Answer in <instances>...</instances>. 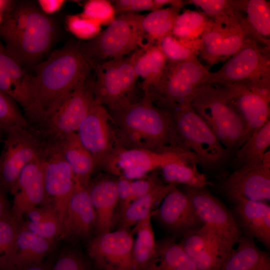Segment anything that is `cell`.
I'll return each instance as SVG.
<instances>
[{
  "instance_id": "9c48e42d",
  "label": "cell",
  "mask_w": 270,
  "mask_h": 270,
  "mask_svg": "<svg viewBox=\"0 0 270 270\" xmlns=\"http://www.w3.org/2000/svg\"><path fill=\"white\" fill-rule=\"evenodd\" d=\"M92 69L96 104L111 111L131 102L130 96L138 80L132 53L99 64Z\"/></svg>"
},
{
  "instance_id": "db71d44e",
  "label": "cell",
  "mask_w": 270,
  "mask_h": 270,
  "mask_svg": "<svg viewBox=\"0 0 270 270\" xmlns=\"http://www.w3.org/2000/svg\"><path fill=\"white\" fill-rule=\"evenodd\" d=\"M20 270H50L46 266L42 263L32 265Z\"/></svg>"
},
{
  "instance_id": "11a10c76",
  "label": "cell",
  "mask_w": 270,
  "mask_h": 270,
  "mask_svg": "<svg viewBox=\"0 0 270 270\" xmlns=\"http://www.w3.org/2000/svg\"><path fill=\"white\" fill-rule=\"evenodd\" d=\"M1 135H2V134H0V141Z\"/></svg>"
},
{
  "instance_id": "9a60e30c",
  "label": "cell",
  "mask_w": 270,
  "mask_h": 270,
  "mask_svg": "<svg viewBox=\"0 0 270 270\" xmlns=\"http://www.w3.org/2000/svg\"><path fill=\"white\" fill-rule=\"evenodd\" d=\"M223 86L228 90L232 103L246 124L242 146L270 120V82Z\"/></svg>"
},
{
  "instance_id": "f907efd6",
  "label": "cell",
  "mask_w": 270,
  "mask_h": 270,
  "mask_svg": "<svg viewBox=\"0 0 270 270\" xmlns=\"http://www.w3.org/2000/svg\"><path fill=\"white\" fill-rule=\"evenodd\" d=\"M6 192L0 188V220L10 217L11 206L7 198Z\"/></svg>"
},
{
  "instance_id": "7402d4cb",
  "label": "cell",
  "mask_w": 270,
  "mask_h": 270,
  "mask_svg": "<svg viewBox=\"0 0 270 270\" xmlns=\"http://www.w3.org/2000/svg\"><path fill=\"white\" fill-rule=\"evenodd\" d=\"M156 216L166 228L182 234L204 224L190 198L176 186L164 196Z\"/></svg>"
},
{
  "instance_id": "ba28073f",
  "label": "cell",
  "mask_w": 270,
  "mask_h": 270,
  "mask_svg": "<svg viewBox=\"0 0 270 270\" xmlns=\"http://www.w3.org/2000/svg\"><path fill=\"white\" fill-rule=\"evenodd\" d=\"M210 74L198 58L167 62L157 85L146 94L159 106L191 104L198 91L210 83Z\"/></svg>"
},
{
  "instance_id": "f5cc1de1",
  "label": "cell",
  "mask_w": 270,
  "mask_h": 270,
  "mask_svg": "<svg viewBox=\"0 0 270 270\" xmlns=\"http://www.w3.org/2000/svg\"><path fill=\"white\" fill-rule=\"evenodd\" d=\"M14 3V2L10 0H0V25L4 16L12 8Z\"/></svg>"
},
{
  "instance_id": "7dc6e473",
  "label": "cell",
  "mask_w": 270,
  "mask_h": 270,
  "mask_svg": "<svg viewBox=\"0 0 270 270\" xmlns=\"http://www.w3.org/2000/svg\"><path fill=\"white\" fill-rule=\"evenodd\" d=\"M160 181L156 176L136 179L131 182V202L148 192Z\"/></svg>"
},
{
  "instance_id": "7a4b0ae2",
  "label": "cell",
  "mask_w": 270,
  "mask_h": 270,
  "mask_svg": "<svg viewBox=\"0 0 270 270\" xmlns=\"http://www.w3.org/2000/svg\"><path fill=\"white\" fill-rule=\"evenodd\" d=\"M58 34L54 19L31 1L14 2L0 25V38L7 51L25 68L40 63Z\"/></svg>"
},
{
  "instance_id": "bcb514c9",
  "label": "cell",
  "mask_w": 270,
  "mask_h": 270,
  "mask_svg": "<svg viewBox=\"0 0 270 270\" xmlns=\"http://www.w3.org/2000/svg\"><path fill=\"white\" fill-rule=\"evenodd\" d=\"M52 270H90L83 258L77 252L68 250L58 258Z\"/></svg>"
},
{
  "instance_id": "e575fe53",
  "label": "cell",
  "mask_w": 270,
  "mask_h": 270,
  "mask_svg": "<svg viewBox=\"0 0 270 270\" xmlns=\"http://www.w3.org/2000/svg\"><path fill=\"white\" fill-rule=\"evenodd\" d=\"M181 9L169 6L151 11L147 15H144L142 29L146 44H156L162 38L171 34Z\"/></svg>"
},
{
  "instance_id": "8d00e7d4",
  "label": "cell",
  "mask_w": 270,
  "mask_h": 270,
  "mask_svg": "<svg viewBox=\"0 0 270 270\" xmlns=\"http://www.w3.org/2000/svg\"><path fill=\"white\" fill-rule=\"evenodd\" d=\"M193 162H173L160 168L162 174L167 184H178L193 188H204L210 186L204 174L201 173Z\"/></svg>"
},
{
  "instance_id": "7bdbcfd3",
  "label": "cell",
  "mask_w": 270,
  "mask_h": 270,
  "mask_svg": "<svg viewBox=\"0 0 270 270\" xmlns=\"http://www.w3.org/2000/svg\"><path fill=\"white\" fill-rule=\"evenodd\" d=\"M82 14L101 26L110 24L116 16L110 1L90 0L85 2Z\"/></svg>"
},
{
  "instance_id": "d590c367",
  "label": "cell",
  "mask_w": 270,
  "mask_h": 270,
  "mask_svg": "<svg viewBox=\"0 0 270 270\" xmlns=\"http://www.w3.org/2000/svg\"><path fill=\"white\" fill-rule=\"evenodd\" d=\"M270 145L269 120L256 130L236 152L234 160L238 168L261 162Z\"/></svg>"
},
{
  "instance_id": "8992f818",
  "label": "cell",
  "mask_w": 270,
  "mask_h": 270,
  "mask_svg": "<svg viewBox=\"0 0 270 270\" xmlns=\"http://www.w3.org/2000/svg\"><path fill=\"white\" fill-rule=\"evenodd\" d=\"M144 16L136 13L118 15L96 37L78 42L80 52L90 68L129 55L146 46L142 29Z\"/></svg>"
},
{
  "instance_id": "4316f807",
  "label": "cell",
  "mask_w": 270,
  "mask_h": 270,
  "mask_svg": "<svg viewBox=\"0 0 270 270\" xmlns=\"http://www.w3.org/2000/svg\"><path fill=\"white\" fill-rule=\"evenodd\" d=\"M134 70L142 80L144 94L154 88L166 68L167 60L156 44H146L132 53Z\"/></svg>"
},
{
  "instance_id": "2e32d148",
  "label": "cell",
  "mask_w": 270,
  "mask_h": 270,
  "mask_svg": "<svg viewBox=\"0 0 270 270\" xmlns=\"http://www.w3.org/2000/svg\"><path fill=\"white\" fill-rule=\"evenodd\" d=\"M134 241L129 229L98 234L90 242L88 254L100 270H132Z\"/></svg>"
},
{
  "instance_id": "836d02e7",
  "label": "cell",
  "mask_w": 270,
  "mask_h": 270,
  "mask_svg": "<svg viewBox=\"0 0 270 270\" xmlns=\"http://www.w3.org/2000/svg\"><path fill=\"white\" fill-rule=\"evenodd\" d=\"M150 270H198L179 243L172 238L156 242V255Z\"/></svg>"
},
{
  "instance_id": "d6a6232c",
  "label": "cell",
  "mask_w": 270,
  "mask_h": 270,
  "mask_svg": "<svg viewBox=\"0 0 270 270\" xmlns=\"http://www.w3.org/2000/svg\"><path fill=\"white\" fill-rule=\"evenodd\" d=\"M134 226L132 232L136 234V237L132 250V270H150L156 252L151 216Z\"/></svg>"
},
{
  "instance_id": "d6986e66",
  "label": "cell",
  "mask_w": 270,
  "mask_h": 270,
  "mask_svg": "<svg viewBox=\"0 0 270 270\" xmlns=\"http://www.w3.org/2000/svg\"><path fill=\"white\" fill-rule=\"evenodd\" d=\"M34 76L6 50L0 38V90L13 98L30 122L34 118Z\"/></svg>"
},
{
  "instance_id": "f6af8a7d",
  "label": "cell",
  "mask_w": 270,
  "mask_h": 270,
  "mask_svg": "<svg viewBox=\"0 0 270 270\" xmlns=\"http://www.w3.org/2000/svg\"><path fill=\"white\" fill-rule=\"evenodd\" d=\"M110 2L118 15L157 10L154 0H115Z\"/></svg>"
},
{
  "instance_id": "cb8c5ba5",
  "label": "cell",
  "mask_w": 270,
  "mask_h": 270,
  "mask_svg": "<svg viewBox=\"0 0 270 270\" xmlns=\"http://www.w3.org/2000/svg\"><path fill=\"white\" fill-rule=\"evenodd\" d=\"M96 224V214L87 187L76 182L67 206L66 237L70 235L86 237Z\"/></svg>"
},
{
  "instance_id": "277c9868",
  "label": "cell",
  "mask_w": 270,
  "mask_h": 270,
  "mask_svg": "<svg viewBox=\"0 0 270 270\" xmlns=\"http://www.w3.org/2000/svg\"><path fill=\"white\" fill-rule=\"evenodd\" d=\"M94 72H90L72 90L56 102L40 120L30 126L46 144H55L76 132L96 104Z\"/></svg>"
},
{
  "instance_id": "ffe728a7",
  "label": "cell",
  "mask_w": 270,
  "mask_h": 270,
  "mask_svg": "<svg viewBox=\"0 0 270 270\" xmlns=\"http://www.w3.org/2000/svg\"><path fill=\"white\" fill-rule=\"evenodd\" d=\"M182 235L179 244L198 270H220L232 250L206 224Z\"/></svg>"
},
{
  "instance_id": "816d5d0a",
  "label": "cell",
  "mask_w": 270,
  "mask_h": 270,
  "mask_svg": "<svg viewBox=\"0 0 270 270\" xmlns=\"http://www.w3.org/2000/svg\"><path fill=\"white\" fill-rule=\"evenodd\" d=\"M156 9L162 8L164 6L182 8L184 6L186 2L181 0H154Z\"/></svg>"
},
{
  "instance_id": "b9f144b4",
  "label": "cell",
  "mask_w": 270,
  "mask_h": 270,
  "mask_svg": "<svg viewBox=\"0 0 270 270\" xmlns=\"http://www.w3.org/2000/svg\"><path fill=\"white\" fill-rule=\"evenodd\" d=\"M66 26L67 30L81 41L92 40L102 31L100 24L82 13L67 16Z\"/></svg>"
},
{
  "instance_id": "ab89813d",
  "label": "cell",
  "mask_w": 270,
  "mask_h": 270,
  "mask_svg": "<svg viewBox=\"0 0 270 270\" xmlns=\"http://www.w3.org/2000/svg\"><path fill=\"white\" fill-rule=\"evenodd\" d=\"M16 126H30L16 102L0 90V134H5Z\"/></svg>"
},
{
  "instance_id": "f546056e",
  "label": "cell",
  "mask_w": 270,
  "mask_h": 270,
  "mask_svg": "<svg viewBox=\"0 0 270 270\" xmlns=\"http://www.w3.org/2000/svg\"><path fill=\"white\" fill-rule=\"evenodd\" d=\"M236 248L230 251L220 270H270V258L253 238L241 236Z\"/></svg>"
},
{
  "instance_id": "4fadbf2b",
  "label": "cell",
  "mask_w": 270,
  "mask_h": 270,
  "mask_svg": "<svg viewBox=\"0 0 270 270\" xmlns=\"http://www.w3.org/2000/svg\"><path fill=\"white\" fill-rule=\"evenodd\" d=\"M46 202L54 207L62 228L60 238L66 237L67 206L76 180L56 144H46L42 157Z\"/></svg>"
},
{
  "instance_id": "52a82bcc",
  "label": "cell",
  "mask_w": 270,
  "mask_h": 270,
  "mask_svg": "<svg viewBox=\"0 0 270 270\" xmlns=\"http://www.w3.org/2000/svg\"><path fill=\"white\" fill-rule=\"evenodd\" d=\"M162 108L170 114L179 136L186 148L195 154L198 164L212 168L228 158L230 152L191 104L166 106Z\"/></svg>"
},
{
  "instance_id": "c3c4849f",
  "label": "cell",
  "mask_w": 270,
  "mask_h": 270,
  "mask_svg": "<svg viewBox=\"0 0 270 270\" xmlns=\"http://www.w3.org/2000/svg\"><path fill=\"white\" fill-rule=\"evenodd\" d=\"M132 180L122 176H120L118 180H116L120 215L131 203Z\"/></svg>"
},
{
  "instance_id": "7c38bea8",
  "label": "cell",
  "mask_w": 270,
  "mask_h": 270,
  "mask_svg": "<svg viewBox=\"0 0 270 270\" xmlns=\"http://www.w3.org/2000/svg\"><path fill=\"white\" fill-rule=\"evenodd\" d=\"M173 162L198 164L192 152H157L143 148H126L117 146L101 166L111 173L132 180L139 179L148 173Z\"/></svg>"
},
{
  "instance_id": "74e56055",
  "label": "cell",
  "mask_w": 270,
  "mask_h": 270,
  "mask_svg": "<svg viewBox=\"0 0 270 270\" xmlns=\"http://www.w3.org/2000/svg\"><path fill=\"white\" fill-rule=\"evenodd\" d=\"M209 20L202 12L186 10L177 16L171 34L184 44L196 41L200 38Z\"/></svg>"
},
{
  "instance_id": "f35d334b",
  "label": "cell",
  "mask_w": 270,
  "mask_h": 270,
  "mask_svg": "<svg viewBox=\"0 0 270 270\" xmlns=\"http://www.w3.org/2000/svg\"><path fill=\"white\" fill-rule=\"evenodd\" d=\"M21 224L12 216L0 220V270H12L16 234Z\"/></svg>"
},
{
  "instance_id": "30bf717a",
  "label": "cell",
  "mask_w": 270,
  "mask_h": 270,
  "mask_svg": "<svg viewBox=\"0 0 270 270\" xmlns=\"http://www.w3.org/2000/svg\"><path fill=\"white\" fill-rule=\"evenodd\" d=\"M5 135L0 154V188L8 193L24 168L42 156L46 144L30 127H14Z\"/></svg>"
},
{
  "instance_id": "681fc988",
  "label": "cell",
  "mask_w": 270,
  "mask_h": 270,
  "mask_svg": "<svg viewBox=\"0 0 270 270\" xmlns=\"http://www.w3.org/2000/svg\"><path fill=\"white\" fill-rule=\"evenodd\" d=\"M65 2L62 0H38L37 4L43 12L50 16L59 11Z\"/></svg>"
},
{
  "instance_id": "603a6c76",
  "label": "cell",
  "mask_w": 270,
  "mask_h": 270,
  "mask_svg": "<svg viewBox=\"0 0 270 270\" xmlns=\"http://www.w3.org/2000/svg\"><path fill=\"white\" fill-rule=\"evenodd\" d=\"M234 204V216L242 232L270 247V206L266 202L240 196L230 198Z\"/></svg>"
},
{
  "instance_id": "ee69618b",
  "label": "cell",
  "mask_w": 270,
  "mask_h": 270,
  "mask_svg": "<svg viewBox=\"0 0 270 270\" xmlns=\"http://www.w3.org/2000/svg\"><path fill=\"white\" fill-rule=\"evenodd\" d=\"M187 3L198 8L209 18H214L230 12L232 8V0H190Z\"/></svg>"
},
{
  "instance_id": "5bb4252c",
  "label": "cell",
  "mask_w": 270,
  "mask_h": 270,
  "mask_svg": "<svg viewBox=\"0 0 270 270\" xmlns=\"http://www.w3.org/2000/svg\"><path fill=\"white\" fill-rule=\"evenodd\" d=\"M190 198L198 216L231 250L242 236V230L226 207L206 188L185 186L184 191Z\"/></svg>"
},
{
  "instance_id": "ac0fdd59",
  "label": "cell",
  "mask_w": 270,
  "mask_h": 270,
  "mask_svg": "<svg viewBox=\"0 0 270 270\" xmlns=\"http://www.w3.org/2000/svg\"><path fill=\"white\" fill-rule=\"evenodd\" d=\"M221 188L231 198L268 202L270 200V152L266 151L261 162L238 168L224 178Z\"/></svg>"
},
{
  "instance_id": "8fae6325",
  "label": "cell",
  "mask_w": 270,
  "mask_h": 270,
  "mask_svg": "<svg viewBox=\"0 0 270 270\" xmlns=\"http://www.w3.org/2000/svg\"><path fill=\"white\" fill-rule=\"evenodd\" d=\"M269 48L254 41L243 46L217 71L210 83L222 86L270 82Z\"/></svg>"
},
{
  "instance_id": "484cf974",
  "label": "cell",
  "mask_w": 270,
  "mask_h": 270,
  "mask_svg": "<svg viewBox=\"0 0 270 270\" xmlns=\"http://www.w3.org/2000/svg\"><path fill=\"white\" fill-rule=\"evenodd\" d=\"M87 188L96 214V228L98 233L111 231L115 210L118 204L116 180L102 178L88 184Z\"/></svg>"
},
{
  "instance_id": "4dcf8cb0",
  "label": "cell",
  "mask_w": 270,
  "mask_h": 270,
  "mask_svg": "<svg viewBox=\"0 0 270 270\" xmlns=\"http://www.w3.org/2000/svg\"><path fill=\"white\" fill-rule=\"evenodd\" d=\"M176 186L160 182L148 192L132 202L120 215V229H129L152 215L166 194Z\"/></svg>"
},
{
  "instance_id": "83f0119b",
  "label": "cell",
  "mask_w": 270,
  "mask_h": 270,
  "mask_svg": "<svg viewBox=\"0 0 270 270\" xmlns=\"http://www.w3.org/2000/svg\"><path fill=\"white\" fill-rule=\"evenodd\" d=\"M55 144L70 166L76 182L87 187L96 166L92 156L81 143L76 133L68 134Z\"/></svg>"
},
{
  "instance_id": "1f68e13d",
  "label": "cell",
  "mask_w": 270,
  "mask_h": 270,
  "mask_svg": "<svg viewBox=\"0 0 270 270\" xmlns=\"http://www.w3.org/2000/svg\"><path fill=\"white\" fill-rule=\"evenodd\" d=\"M26 220L21 226L35 234L54 242L61 238L62 228L59 218L50 202L34 208L25 214Z\"/></svg>"
},
{
  "instance_id": "d4e9b609",
  "label": "cell",
  "mask_w": 270,
  "mask_h": 270,
  "mask_svg": "<svg viewBox=\"0 0 270 270\" xmlns=\"http://www.w3.org/2000/svg\"><path fill=\"white\" fill-rule=\"evenodd\" d=\"M240 19L251 38L270 48V6L265 0H234Z\"/></svg>"
},
{
  "instance_id": "44dd1931",
  "label": "cell",
  "mask_w": 270,
  "mask_h": 270,
  "mask_svg": "<svg viewBox=\"0 0 270 270\" xmlns=\"http://www.w3.org/2000/svg\"><path fill=\"white\" fill-rule=\"evenodd\" d=\"M42 157L24 168L10 192L12 216L20 224L26 212L46 202Z\"/></svg>"
},
{
  "instance_id": "3957f363",
  "label": "cell",
  "mask_w": 270,
  "mask_h": 270,
  "mask_svg": "<svg viewBox=\"0 0 270 270\" xmlns=\"http://www.w3.org/2000/svg\"><path fill=\"white\" fill-rule=\"evenodd\" d=\"M32 68L34 118L31 126L37 123L56 102L73 90L92 70L76 42H68L52 52L46 60Z\"/></svg>"
},
{
  "instance_id": "6da1fadb",
  "label": "cell",
  "mask_w": 270,
  "mask_h": 270,
  "mask_svg": "<svg viewBox=\"0 0 270 270\" xmlns=\"http://www.w3.org/2000/svg\"><path fill=\"white\" fill-rule=\"evenodd\" d=\"M108 112L118 146L192 152L179 136L170 112L156 106L148 94L139 102H130Z\"/></svg>"
},
{
  "instance_id": "e0dca14e",
  "label": "cell",
  "mask_w": 270,
  "mask_h": 270,
  "mask_svg": "<svg viewBox=\"0 0 270 270\" xmlns=\"http://www.w3.org/2000/svg\"><path fill=\"white\" fill-rule=\"evenodd\" d=\"M110 115L103 105L96 104L79 126L76 133L92 156L96 168L118 146Z\"/></svg>"
},
{
  "instance_id": "60d3db41",
  "label": "cell",
  "mask_w": 270,
  "mask_h": 270,
  "mask_svg": "<svg viewBox=\"0 0 270 270\" xmlns=\"http://www.w3.org/2000/svg\"><path fill=\"white\" fill-rule=\"evenodd\" d=\"M156 44L168 62H178L198 58L196 50L178 41L171 34L162 38Z\"/></svg>"
},
{
  "instance_id": "5b68a950",
  "label": "cell",
  "mask_w": 270,
  "mask_h": 270,
  "mask_svg": "<svg viewBox=\"0 0 270 270\" xmlns=\"http://www.w3.org/2000/svg\"><path fill=\"white\" fill-rule=\"evenodd\" d=\"M191 106L228 151L240 148L246 124L225 86L214 84L202 86Z\"/></svg>"
},
{
  "instance_id": "f1b7e54d",
  "label": "cell",
  "mask_w": 270,
  "mask_h": 270,
  "mask_svg": "<svg viewBox=\"0 0 270 270\" xmlns=\"http://www.w3.org/2000/svg\"><path fill=\"white\" fill-rule=\"evenodd\" d=\"M53 244V242L35 234L20 224L16 240L12 270H20L42 263Z\"/></svg>"
}]
</instances>
